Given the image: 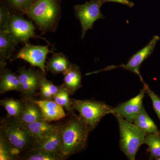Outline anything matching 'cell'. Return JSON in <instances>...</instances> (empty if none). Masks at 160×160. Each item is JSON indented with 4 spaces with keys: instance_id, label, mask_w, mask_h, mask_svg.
Returning <instances> with one entry per match:
<instances>
[{
    "instance_id": "cell-1",
    "label": "cell",
    "mask_w": 160,
    "mask_h": 160,
    "mask_svg": "<svg viewBox=\"0 0 160 160\" xmlns=\"http://www.w3.org/2000/svg\"><path fill=\"white\" fill-rule=\"evenodd\" d=\"M0 134L7 143L14 160H22L27 152L35 147L34 139L16 119L7 117L2 120Z\"/></svg>"
},
{
    "instance_id": "cell-2",
    "label": "cell",
    "mask_w": 160,
    "mask_h": 160,
    "mask_svg": "<svg viewBox=\"0 0 160 160\" xmlns=\"http://www.w3.org/2000/svg\"><path fill=\"white\" fill-rule=\"evenodd\" d=\"M60 127L62 154L65 158L85 150L91 131L79 115L71 116Z\"/></svg>"
},
{
    "instance_id": "cell-3",
    "label": "cell",
    "mask_w": 160,
    "mask_h": 160,
    "mask_svg": "<svg viewBox=\"0 0 160 160\" xmlns=\"http://www.w3.org/2000/svg\"><path fill=\"white\" fill-rule=\"evenodd\" d=\"M115 116L119 128L120 149L128 159L135 160L146 133L122 117L118 115Z\"/></svg>"
},
{
    "instance_id": "cell-4",
    "label": "cell",
    "mask_w": 160,
    "mask_h": 160,
    "mask_svg": "<svg viewBox=\"0 0 160 160\" xmlns=\"http://www.w3.org/2000/svg\"><path fill=\"white\" fill-rule=\"evenodd\" d=\"M59 13L56 0H37L26 12L42 32L55 29Z\"/></svg>"
},
{
    "instance_id": "cell-5",
    "label": "cell",
    "mask_w": 160,
    "mask_h": 160,
    "mask_svg": "<svg viewBox=\"0 0 160 160\" xmlns=\"http://www.w3.org/2000/svg\"><path fill=\"white\" fill-rule=\"evenodd\" d=\"M72 107L86 123L90 131L97 127L103 118L112 114L113 107L103 102L92 100L71 99Z\"/></svg>"
},
{
    "instance_id": "cell-6",
    "label": "cell",
    "mask_w": 160,
    "mask_h": 160,
    "mask_svg": "<svg viewBox=\"0 0 160 160\" xmlns=\"http://www.w3.org/2000/svg\"><path fill=\"white\" fill-rule=\"evenodd\" d=\"M103 3L101 0H91L74 6L76 16L82 26V38H85L88 30L92 29L93 24L97 20L106 18L101 11Z\"/></svg>"
},
{
    "instance_id": "cell-7",
    "label": "cell",
    "mask_w": 160,
    "mask_h": 160,
    "mask_svg": "<svg viewBox=\"0 0 160 160\" xmlns=\"http://www.w3.org/2000/svg\"><path fill=\"white\" fill-rule=\"evenodd\" d=\"M159 40L160 38L158 36H154L146 46L143 47L142 49H140L137 52H136L129 58L127 64H121L118 66H107L105 69H100V70L93 72L87 73L86 75L95 74V73H98V72H101L109 71V70H112V69H117V68H121L138 75L139 77L141 82L144 83L140 73V68H141V66L143 62L147 58H149L150 55L152 53L155 47Z\"/></svg>"
},
{
    "instance_id": "cell-8",
    "label": "cell",
    "mask_w": 160,
    "mask_h": 160,
    "mask_svg": "<svg viewBox=\"0 0 160 160\" xmlns=\"http://www.w3.org/2000/svg\"><path fill=\"white\" fill-rule=\"evenodd\" d=\"M25 46L19 52L14 59L11 60L22 59L29 63L33 67H37L46 73L45 63L48 53L52 52L49 46H35L25 43Z\"/></svg>"
},
{
    "instance_id": "cell-9",
    "label": "cell",
    "mask_w": 160,
    "mask_h": 160,
    "mask_svg": "<svg viewBox=\"0 0 160 160\" xmlns=\"http://www.w3.org/2000/svg\"><path fill=\"white\" fill-rule=\"evenodd\" d=\"M34 30L31 21L26 19L22 16L12 15L9 32L18 43H26L31 38L38 37L35 34Z\"/></svg>"
},
{
    "instance_id": "cell-10",
    "label": "cell",
    "mask_w": 160,
    "mask_h": 160,
    "mask_svg": "<svg viewBox=\"0 0 160 160\" xmlns=\"http://www.w3.org/2000/svg\"><path fill=\"white\" fill-rule=\"evenodd\" d=\"M41 73L31 68L26 69L25 66L19 68L18 75L21 84V93L23 97L33 98L39 90Z\"/></svg>"
},
{
    "instance_id": "cell-11",
    "label": "cell",
    "mask_w": 160,
    "mask_h": 160,
    "mask_svg": "<svg viewBox=\"0 0 160 160\" xmlns=\"http://www.w3.org/2000/svg\"><path fill=\"white\" fill-rule=\"evenodd\" d=\"M146 93V89L143 87L136 96L120 103L116 107L113 108L112 114L114 116L119 115L129 122L133 123L135 118L142 106L143 100Z\"/></svg>"
},
{
    "instance_id": "cell-12",
    "label": "cell",
    "mask_w": 160,
    "mask_h": 160,
    "mask_svg": "<svg viewBox=\"0 0 160 160\" xmlns=\"http://www.w3.org/2000/svg\"><path fill=\"white\" fill-rule=\"evenodd\" d=\"M23 108L18 120L22 124H29L39 120H45L40 106L33 98L23 97Z\"/></svg>"
},
{
    "instance_id": "cell-13",
    "label": "cell",
    "mask_w": 160,
    "mask_h": 160,
    "mask_svg": "<svg viewBox=\"0 0 160 160\" xmlns=\"http://www.w3.org/2000/svg\"><path fill=\"white\" fill-rule=\"evenodd\" d=\"M40 106L44 119L49 122L57 121L64 118L66 114L64 108L53 100H36Z\"/></svg>"
},
{
    "instance_id": "cell-14",
    "label": "cell",
    "mask_w": 160,
    "mask_h": 160,
    "mask_svg": "<svg viewBox=\"0 0 160 160\" xmlns=\"http://www.w3.org/2000/svg\"><path fill=\"white\" fill-rule=\"evenodd\" d=\"M34 148L58 153L63 156L62 152L60 125H58L54 130L38 142Z\"/></svg>"
},
{
    "instance_id": "cell-15",
    "label": "cell",
    "mask_w": 160,
    "mask_h": 160,
    "mask_svg": "<svg viewBox=\"0 0 160 160\" xmlns=\"http://www.w3.org/2000/svg\"><path fill=\"white\" fill-rule=\"evenodd\" d=\"M0 92L4 94L9 91L21 92V86L18 75L4 67H0Z\"/></svg>"
},
{
    "instance_id": "cell-16",
    "label": "cell",
    "mask_w": 160,
    "mask_h": 160,
    "mask_svg": "<svg viewBox=\"0 0 160 160\" xmlns=\"http://www.w3.org/2000/svg\"><path fill=\"white\" fill-rule=\"evenodd\" d=\"M64 79L62 85L72 95L82 87V75L78 66L72 64L70 68L63 74Z\"/></svg>"
},
{
    "instance_id": "cell-17",
    "label": "cell",
    "mask_w": 160,
    "mask_h": 160,
    "mask_svg": "<svg viewBox=\"0 0 160 160\" xmlns=\"http://www.w3.org/2000/svg\"><path fill=\"white\" fill-rule=\"evenodd\" d=\"M18 43L9 32L0 31V67L6 66Z\"/></svg>"
},
{
    "instance_id": "cell-18",
    "label": "cell",
    "mask_w": 160,
    "mask_h": 160,
    "mask_svg": "<svg viewBox=\"0 0 160 160\" xmlns=\"http://www.w3.org/2000/svg\"><path fill=\"white\" fill-rule=\"evenodd\" d=\"M50 122L46 120H42L23 125L28 129L37 143L57 127L58 125Z\"/></svg>"
},
{
    "instance_id": "cell-19",
    "label": "cell",
    "mask_w": 160,
    "mask_h": 160,
    "mask_svg": "<svg viewBox=\"0 0 160 160\" xmlns=\"http://www.w3.org/2000/svg\"><path fill=\"white\" fill-rule=\"evenodd\" d=\"M72 63L63 53H56L52 55L46 65V70L53 74H64L70 68Z\"/></svg>"
},
{
    "instance_id": "cell-20",
    "label": "cell",
    "mask_w": 160,
    "mask_h": 160,
    "mask_svg": "<svg viewBox=\"0 0 160 160\" xmlns=\"http://www.w3.org/2000/svg\"><path fill=\"white\" fill-rule=\"evenodd\" d=\"M133 123L146 134L160 133L157 126L147 113L143 105L135 118Z\"/></svg>"
},
{
    "instance_id": "cell-21",
    "label": "cell",
    "mask_w": 160,
    "mask_h": 160,
    "mask_svg": "<svg viewBox=\"0 0 160 160\" xmlns=\"http://www.w3.org/2000/svg\"><path fill=\"white\" fill-rule=\"evenodd\" d=\"M45 73L42 72L40 76L39 91L41 99L53 100L60 86H55L51 81L47 79Z\"/></svg>"
},
{
    "instance_id": "cell-22",
    "label": "cell",
    "mask_w": 160,
    "mask_h": 160,
    "mask_svg": "<svg viewBox=\"0 0 160 160\" xmlns=\"http://www.w3.org/2000/svg\"><path fill=\"white\" fill-rule=\"evenodd\" d=\"M0 103L7 112V117L17 120L19 118L22 110V100L15 99L12 98H6L1 100Z\"/></svg>"
},
{
    "instance_id": "cell-23",
    "label": "cell",
    "mask_w": 160,
    "mask_h": 160,
    "mask_svg": "<svg viewBox=\"0 0 160 160\" xmlns=\"http://www.w3.org/2000/svg\"><path fill=\"white\" fill-rule=\"evenodd\" d=\"M66 158L58 153L43 149L33 148L27 153L22 160H63Z\"/></svg>"
},
{
    "instance_id": "cell-24",
    "label": "cell",
    "mask_w": 160,
    "mask_h": 160,
    "mask_svg": "<svg viewBox=\"0 0 160 160\" xmlns=\"http://www.w3.org/2000/svg\"><path fill=\"white\" fill-rule=\"evenodd\" d=\"M143 144L148 146L149 160H157L160 156V133L146 134Z\"/></svg>"
},
{
    "instance_id": "cell-25",
    "label": "cell",
    "mask_w": 160,
    "mask_h": 160,
    "mask_svg": "<svg viewBox=\"0 0 160 160\" xmlns=\"http://www.w3.org/2000/svg\"><path fill=\"white\" fill-rule=\"evenodd\" d=\"M69 94L62 85L60 86L59 89L53 98V101L66 109L71 116L76 115L74 109L72 107L71 99L69 98Z\"/></svg>"
},
{
    "instance_id": "cell-26",
    "label": "cell",
    "mask_w": 160,
    "mask_h": 160,
    "mask_svg": "<svg viewBox=\"0 0 160 160\" xmlns=\"http://www.w3.org/2000/svg\"><path fill=\"white\" fill-rule=\"evenodd\" d=\"M12 15L9 9L4 6L0 8V31L9 32V26Z\"/></svg>"
},
{
    "instance_id": "cell-27",
    "label": "cell",
    "mask_w": 160,
    "mask_h": 160,
    "mask_svg": "<svg viewBox=\"0 0 160 160\" xmlns=\"http://www.w3.org/2000/svg\"><path fill=\"white\" fill-rule=\"evenodd\" d=\"M143 87L146 89V93L151 100L153 109L160 121V98L149 88L147 84L145 82L143 83Z\"/></svg>"
},
{
    "instance_id": "cell-28",
    "label": "cell",
    "mask_w": 160,
    "mask_h": 160,
    "mask_svg": "<svg viewBox=\"0 0 160 160\" xmlns=\"http://www.w3.org/2000/svg\"><path fill=\"white\" fill-rule=\"evenodd\" d=\"M0 160H14L7 143L0 134Z\"/></svg>"
},
{
    "instance_id": "cell-29",
    "label": "cell",
    "mask_w": 160,
    "mask_h": 160,
    "mask_svg": "<svg viewBox=\"0 0 160 160\" xmlns=\"http://www.w3.org/2000/svg\"><path fill=\"white\" fill-rule=\"evenodd\" d=\"M16 9L26 13L37 0H8Z\"/></svg>"
},
{
    "instance_id": "cell-30",
    "label": "cell",
    "mask_w": 160,
    "mask_h": 160,
    "mask_svg": "<svg viewBox=\"0 0 160 160\" xmlns=\"http://www.w3.org/2000/svg\"><path fill=\"white\" fill-rule=\"evenodd\" d=\"M101 1L104 3L106 2H113L120 3V4L125 5V6H128L130 8L134 6V3L129 0H101Z\"/></svg>"
},
{
    "instance_id": "cell-31",
    "label": "cell",
    "mask_w": 160,
    "mask_h": 160,
    "mask_svg": "<svg viewBox=\"0 0 160 160\" xmlns=\"http://www.w3.org/2000/svg\"><path fill=\"white\" fill-rule=\"evenodd\" d=\"M157 160H160V156L157 159Z\"/></svg>"
}]
</instances>
